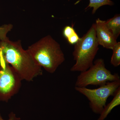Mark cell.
Wrapping results in <instances>:
<instances>
[{
	"mask_svg": "<svg viewBox=\"0 0 120 120\" xmlns=\"http://www.w3.org/2000/svg\"><path fill=\"white\" fill-rule=\"evenodd\" d=\"M0 62L11 65L22 80L31 82L42 75V68L35 62L28 50L23 49L19 40L13 41L8 38L0 41Z\"/></svg>",
	"mask_w": 120,
	"mask_h": 120,
	"instance_id": "cell-1",
	"label": "cell"
},
{
	"mask_svg": "<svg viewBox=\"0 0 120 120\" xmlns=\"http://www.w3.org/2000/svg\"><path fill=\"white\" fill-rule=\"evenodd\" d=\"M112 50V55L111 57L110 63L115 67L120 65V42H118L114 46Z\"/></svg>",
	"mask_w": 120,
	"mask_h": 120,
	"instance_id": "cell-11",
	"label": "cell"
},
{
	"mask_svg": "<svg viewBox=\"0 0 120 120\" xmlns=\"http://www.w3.org/2000/svg\"><path fill=\"white\" fill-rule=\"evenodd\" d=\"M80 38H79L77 33H76L75 34L73 35L72 37L67 39L68 42L70 45H75L79 41Z\"/></svg>",
	"mask_w": 120,
	"mask_h": 120,
	"instance_id": "cell-14",
	"label": "cell"
},
{
	"mask_svg": "<svg viewBox=\"0 0 120 120\" xmlns=\"http://www.w3.org/2000/svg\"><path fill=\"white\" fill-rule=\"evenodd\" d=\"M120 105V86L115 92L111 101L105 105L98 120H104L114 107Z\"/></svg>",
	"mask_w": 120,
	"mask_h": 120,
	"instance_id": "cell-8",
	"label": "cell"
},
{
	"mask_svg": "<svg viewBox=\"0 0 120 120\" xmlns=\"http://www.w3.org/2000/svg\"><path fill=\"white\" fill-rule=\"evenodd\" d=\"M120 80L118 74H112L105 66L104 60L99 58L87 70L78 76L75 86L86 87L90 85L102 86L107 82Z\"/></svg>",
	"mask_w": 120,
	"mask_h": 120,
	"instance_id": "cell-4",
	"label": "cell"
},
{
	"mask_svg": "<svg viewBox=\"0 0 120 120\" xmlns=\"http://www.w3.org/2000/svg\"><path fill=\"white\" fill-rule=\"evenodd\" d=\"M105 21L98 18L95 22L96 37L99 45L108 49H112L116 43V39L106 27Z\"/></svg>",
	"mask_w": 120,
	"mask_h": 120,
	"instance_id": "cell-7",
	"label": "cell"
},
{
	"mask_svg": "<svg viewBox=\"0 0 120 120\" xmlns=\"http://www.w3.org/2000/svg\"><path fill=\"white\" fill-rule=\"evenodd\" d=\"M22 80L11 65L0 62V101L7 102L19 91Z\"/></svg>",
	"mask_w": 120,
	"mask_h": 120,
	"instance_id": "cell-6",
	"label": "cell"
},
{
	"mask_svg": "<svg viewBox=\"0 0 120 120\" xmlns=\"http://www.w3.org/2000/svg\"><path fill=\"white\" fill-rule=\"evenodd\" d=\"M13 28L12 24H4L0 26V41H4L8 38L7 34Z\"/></svg>",
	"mask_w": 120,
	"mask_h": 120,
	"instance_id": "cell-12",
	"label": "cell"
},
{
	"mask_svg": "<svg viewBox=\"0 0 120 120\" xmlns=\"http://www.w3.org/2000/svg\"><path fill=\"white\" fill-rule=\"evenodd\" d=\"M8 119L5 120L2 118V116L0 114V120H21V118L16 116L15 114L13 112H11L8 115Z\"/></svg>",
	"mask_w": 120,
	"mask_h": 120,
	"instance_id": "cell-15",
	"label": "cell"
},
{
	"mask_svg": "<svg viewBox=\"0 0 120 120\" xmlns=\"http://www.w3.org/2000/svg\"><path fill=\"white\" fill-rule=\"evenodd\" d=\"M27 50L37 64L49 73L55 72L65 60L60 44L50 35L31 45Z\"/></svg>",
	"mask_w": 120,
	"mask_h": 120,
	"instance_id": "cell-2",
	"label": "cell"
},
{
	"mask_svg": "<svg viewBox=\"0 0 120 120\" xmlns=\"http://www.w3.org/2000/svg\"><path fill=\"white\" fill-rule=\"evenodd\" d=\"M105 24L117 39L120 34V15H116L112 18L105 21Z\"/></svg>",
	"mask_w": 120,
	"mask_h": 120,
	"instance_id": "cell-9",
	"label": "cell"
},
{
	"mask_svg": "<svg viewBox=\"0 0 120 120\" xmlns=\"http://www.w3.org/2000/svg\"><path fill=\"white\" fill-rule=\"evenodd\" d=\"M120 86V80L107 82L96 89L75 87L76 90L86 97L90 101V108L94 113L101 114L110 96L114 95Z\"/></svg>",
	"mask_w": 120,
	"mask_h": 120,
	"instance_id": "cell-5",
	"label": "cell"
},
{
	"mask_svg": "<svg viewBox=\"0 0 120 120\" xmlns=\"http://www.w3.org/2000/svg\"><path fill=\"white\" fill-rule=\"evenodd\" d=\"M75 45L72 54L76 62L71 71L81 72L86 71L93 65L99 49L95 23Z\"/></svg>",
	"mask_w": 120,
	"mask_h": 120,
	"instance_id": "cell-3",
	"label": "cell"
},
{
	"mask_svg": "<svg viewBox=\"0 0 120 120\" xmlns=\"http://www.w3.org/2000/svg\"><path fill=\"white\" fill-rule=\"evenodd\" d=\"M113 2L110 0H90V4L86 9L88 8H93L92 14H94L100 7L105 5H112Z\"/></svg>",
	"mask_w": 120,
	"mask_h": 120,
	"instance_id": "cell-10",
	"label": "cell"
},
{
	"mask_svg": "<svg viewBox=\"0 0 120 120\" xmlns=\"http://www.w3.org/2000/svg\"><path fill=\"white\" fill-rule=\"evenodd\" d=\"M76 33L73 27L69 26H65L62 31L63 36L67 39L72 37Z\"/></svg>",
	"mask_w": 120,
	"mask_h": 120,
	"instance_id": "cell-13",
	"label": "cell"
}]
</instances>
